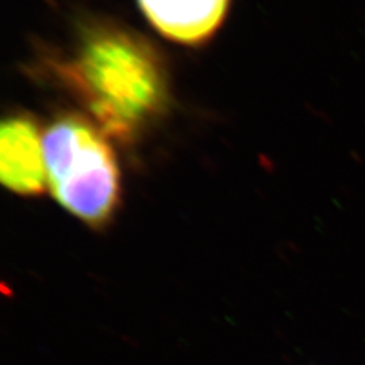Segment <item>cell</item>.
<instances>
[{"mask_svg": "<svg viewBox=\"0 0 365 365\" xmlns=\"http://www.w3.org/2000/svg\"><path fill=\"white\" fill-rule=\"evenodd\" d=\"M43 156L48 187L58 205L91 227L117 211L120 175L107 135L78 114H61L46 128Z\"/></svg>", "mask_w": 365, "mask_h": 365, "instance_id": "obj_2", "label": "cell"}, {"mask_svg": "<svg viewBox=\"0 0 365 365\" xmlns=\"http://www.w3.org/2000/svg\"><path fill=\"white\" fill-rule=\"evenodd\" d=\"M150 25L182 45L205 43L220 29L230 0H138Z\"/></svg>", "mask_w": 365, "mask_h": 365, "instance_id": "obj_4", "label": "cell"}, {"mask_svg": "<svg viewBox=\"0 0 365 365\" xmlns=\"http://www.w3.org/2000/svg\"><path fill=\"white\" fill-rule=\"evenodd\" d=\"M58 78L93 123L123 144L165 111L170 83L163 58L141 36L117 25L86 27Z\"/></svg>", "mask_w": 365, "mask_h": 365, "instance_id": "obj_1", "label": "cell"}, {"mask_svg": "<svg viewBox=\"0 0 365 365\" xmlns=\"http://www.w3.org/2000/svg\"><path fill=\"white\" fill-rule=\"evenodd\" d=\"M0 179L18 195H41L48 185L43 138L27 114H13L1 122Z\"/></svg>", "mask_w": 365, "mask_h": 365, "instance_id": "obj_3", "label": "cell"}]
</instances>
